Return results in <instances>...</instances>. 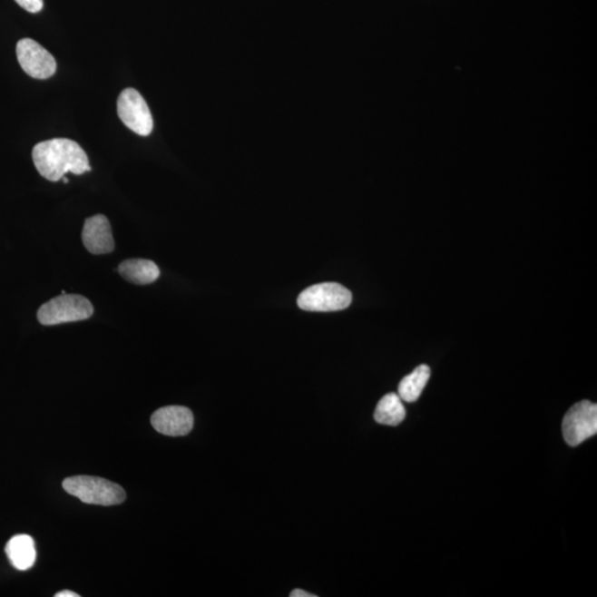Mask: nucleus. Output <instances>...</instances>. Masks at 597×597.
Returning a JSON list of instances; mask_svg holds the SVG:
<instances>
[{
    "label": "nucleus",
    "instance_id": "f257e3e1",
    "mask_svg": "<svg viewBox=\"0 0 597 597\" xmlns=\"http://www.w3.org/2000/svg\"><path fill=\"white\" fill-rule=\"evenodd\" d=\"M33 160L39 174L50 181H58L67 173L83 175L91 171L83 149L69 139L40 142L33 150Z\"/></svg>",
    "mask_w": 597,
    "mask_h": 597
},
{
    "label": "nucleus",
    "instance_id": "f03ea898",
    "mask_svg": "<svg viewBox=\"0 0 597 597\" xmlns=\"http://www.w3.org/2000/svg\"><path fill=\"white\" fill-rule=\"evenodd\" d=\"M63 487L71 495L83 503L95 505H116L126 499L124 489L120 484L93 475H74L64 480Z\"/></svg>",
    "mask_w": 597,
    "mask_h": 597
},
{
    "label": "nucleus",
    "instance_id": "7ed1b4c3",
    "mask_svg": "<svg viewBox=\"0 0 597 597\" xmlns=\"http://www.w3.org/2000/svg\"><path fill=\"white\" fill-rule=\"evenodd\" d=\"M94 308L87 298L63 293L39 308L38 321L44 326L87 320Z\"/></svg>",
    "mask_w": 597,
    "mask_h": 597
},
{
    "label": "nucleus",
    "instance_id": "20e7f679",
    "mask_svg": "<svg viewBox=\"0 0 597 597\" xmlns=\"http://www.w3.org/2000/svg\"><path fill=\"white\" fill-rule=\"evenodd\" d=\"M352 293L336 282L318 283L307 288L298 297V306L312 312L341 311L351 305Z\"/></svg>",
    "mask_w": 597,
    "mask_h": 597
},
{
    "label": "nucleus",
    "instance_id": "39448f33",
    "mask_svg": "<svg viewBox=\"0 0 597 597\" xmlns=\"http://www.w3.org/2000/svg\"><path fill=\"white\" fill-rule=\"evenodd\" d=\"M563 437L572 447L579 446L597 433V406L590 401L573 405L565 414Z\"/></svg>",
    "mask_w": 597,
    "mask_h": 597
},
{
    "label": "nucleus",
    "instance_id": "423d86ee",
    "mask_svg": "<svg viewBox=\"0 0 597 597\" xmlns=\"http://www.w3.org/2000/svg\"><path fill=\"white\" fill-rule=\"evenodd\" d=\"M119 118L125 126L141 136H149L153 131V116L146 101L135 89H125L118 99Z\"/></svg>",
    "mask_w": 597,
    "mask_h": 597
},
{
    "label": "nucleus",
    "instance_id": "0eeeda50",
    "mask_svg": "<svg viewBox=\"0 0 597 597\" xmlns=\"http://www.w3.org/2000/svg\"><path fill=\"white\" fill-rule=\"evenodd\" d=\"M16 53L19 64L30 77L48 79L53 77L57 70L54 55L33 39L19 40Z\"/></svg>",
    "mask_w": 597,
    "mask_h": 597
},
{
    "label": "nucleus",
    "instance_id": "6e6552de",
    "mask_svg": "<svg viewBox=\"0 0 597 597\" xmlns=\"http://www.w3.org/2000/svg\"><path fill=\"white\" fill-rule=\"evenodd\" d=\"M151 423L155 431L166 436H185L194 427V415L184 406H166L152 415Z\"/></svg>",
    "mask_w": 597,
    "mask_h": 597
},
{
    "label": "nucleus",
    "instance_id": "1a4fd4ad",
    "mask_svg": "<svg viewBox=\"0 0 597 597\" xmlns=\"http://www.w3.org/2000/svg\"><path fill=\"white\" fill-rule=\"evenodd\" d=\"M83 241L91 254L104 255L113 252L114 240L109 220L104 215H95L85 220Z\"/></svg>",
    "mask_w": 597,
    "mask_h": 597
},
{
    "label": "nucleus",
    "instance_id": "9d476101",
    "mask_svg": "<svg viewBox=\"0 0 597 597\" xmlns=\"http://www.w3.org/2000/svg\"><path fill=\"white\" fill-rule=\"evenodd\" d=\"M6 553L10 563L20 571L33 568L35 563V546L32 536L18 534L13 536L6 545Z\"/></svg>",
    "mask_w": 597,
    "mask_h": 597
},
{
    "label": "nucleus",
    "instance_id": "9b49d317",
    "mask_svg": "<svg viewBox=\"0 0 597 597\" xmlns=\"http://www.w3.org/2000/svg\"><path fill=\"white\" fill-rule=\"evenodd\" d=\"M120 275L135 285H150L159 279L160 269L155 262L146 259H129L121 262Z\"/></svg>",
    "mask_w": 597,
    "mask_h": 597
},
{
    "label": "nucleus",
    "instance_id": "f8f14e48",
    "mask_svg": "<svg viewBox=\"0 0 597 597\" xmlns=\"http://www.w3.org/2000/svg\"><path fill=\"white\" fill-rule=\"evenodd\" d=\"M431 377V368L427 366H419L413 373L405 377L398 386V396L407 403L416 402Z\"/></svg>",
    "mask_w": 597,
    "mask_h": 597
},
{
    "label": "nucleus",
    "instance_id": "ddd939ff",
    "mask_svg": "<svg viewBox=\"0 0 597 597\" xmlns=\"http://www.w3.org/2000/svg\"><path fill=\"white\" fill-rule=\"evenodd\" d=\"M406 417L401 397L396 393H389L378 402L374 418L378 424L397 426Z\"/></svg>",
    "mask_w": 597,
    "mask_h": 597
},
{
    "label": "nucleus",
    "instance_id": "4468645a",
    "mask_svg": "<svg viewBox=\"0 0 597 597\" xmlns=\"http://www.w3.org/2000/svg\"><path fill=\"white\" fill-rule=\"evenodd\" d=\"M15 2L32 14L39 13L44 8V0H15Z\"/></svg>",
    "mask_w": 597,
    "mask_h": 597
},
{
    "label": "nucleus",
    "instance_id": "2eb2a0df",
    "mask_svg": "<svg viewBox=\"0 0 597 597\" xmlns=\"http://www.w3.org/2000/svg\"><path fill=\"white\" fill-rule=\"evenodd\" d=\"M290 596L291 597H316L317 595L308 593V592H306V591L295 590V591L291 592Z\"/></svg>",
    "mask_w": 597,
    "mask_h": 597
},
{
    "label": "nucleus",
    "instance_id": "dca6fc26",
    "mask_svg": "<svg viewBox=\"0 0 597 597\" xmlns=\"http://www.w3.org/2000/svg\"><path fill=\"white\" fill-rule=\"evenodd\" d=\"M55 597H79V595L77 593H74V592L63 591L55 594Z\"/></svg>",
    "mask_w": 597,
    "mask_h": 597
}]
</instances>
